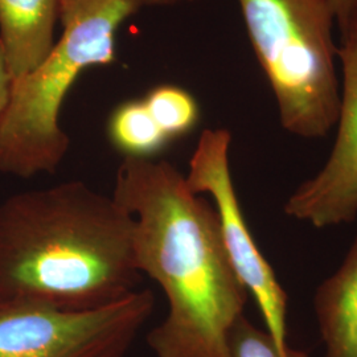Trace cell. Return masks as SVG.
Listing matches in <instances>:
<instances>
[{"mask_svg": "<svg viewBox=\"0 0 357 357\" xmlns=\"http://www.w3.org/2000/svg\"><path fill=\"white\" fill-rule=\"evenodd\" d=\"M115 202L134 218L137 266L168 299L147 335L156 357H229L228 332L249 293L227 253L216 208L167 160L123 158Z\"/></svg>", "mask_w": 357, "mask_h": 357, "instance_id": "cell-1", "label": "cell"}, {"mask_svg": "<svg viewBox=\"0 0 357 357\" xmlns=\"http://www.w3.org/2000/svg\"><path fill=\"white\" fill-rule=\"evenodd\" d=\"M134 218L82 181L0 204V299L91 311L135 291Z\"/></svg>", "mask_w": 357, "mask_h": 357, "instance_id": "cell-2", "label": "cell"}, {"mask_svg": "<svg viewBox=\"0 0 357 357\" xmlns=\"http://www.w3.org/2000/svg\"><path fill=\"white\" fill-rule=\"evenodd\" d=\"M141 8L138 0H69L63 33L35 70L13 81L0 121V172L17 178L54 174L70 139L60 125L65 97L91 66L115 63V36Z\"/></svg>", "mask_w": 357, "mask_h": 357, "instance_id": "cell-3", "label": "cell"}, {"mask_svg": "<svg viewBox=\"0 0 357 357\" xmlns=\"http://www.w3.org/2000/svg\"><path fill=\"white\" fill-rule=\"evenodd\" d=\"M257 60L277 100L282 128L318 139L337 123L336 23L330 0H238Z\"/></svg>", "mask_w": 357, "mask_h": 357, "instance_id": "cell-4", "label": "cell"}, {"mask_svg": "<svg viewBox=\"0 0 357 357\" xmlns=\"http://www.w3.org/2000/svg\"><path fill=\"white\" fill-rule=\"evenodd\" d=\"M153 308L151 290L91 311L0 299V357H126Z\"/></svg>", "mask_w": 357, "mask_h": 357, "instance_id": "cell-5", "label": "cell"}, {"mask_svg": "<svg viewBox=\"0 0 357 357\" xmlns=\"http://www.w3.org/2000/svg\"><path fill=\"white\" fill-rule=\"evenodd\" d=\"M231 134L227 128H206L192 153L185 183L193 193H208L216 208L231 266L265 320L266 331L282 351H287L289 296L248 228L231 178Z\"/></svg>", "mask_w": 357, "mask_h": 357, "instance_id": "cell-6", "label": "cell"}, {"mask_svg": "<svg viewBox=\"0 0 357 357\" xmlns=\"http://www.w3.org/2000/svg\"><path fill=\"white\" fill-rule=\"evenodd\" d=\"M343 69L337 135L324 167L286 200V216L323 229L357 218V13L340 26Z\"/></svg>", "mask_w": 357, "mask_h": 357, "instance_id": "cell-7", "label": "cell"}, {"mask_svg": "<svg viewBox=\"0 0 357 357\" xmlns=\"http://www.w3.org/2000/svg\"><path fill=\"white\" fill-rule=\"evenodd\" d=\"M63 0H0V45L13 81L50 56Z\"/></svg>", "mask_w": 357, "mask_h": 357, "instance_id": "cell-8", "label": "cell"}, {"mask_svg": "<svg viewBox=\"0 0 357 357\" xmlns=\"http://www.w3.org/2000/svg\"><path fill=\"white\" fill-rule=\"evenodd\" d=\"M324 357H357V237L312 299Z\"/></svg>", "mask_w": 357, "mask_h": 357, "instance_id": "cell-9", "label": "cell"}, {"mask_svg": "<svg viewBox=\"0 0 357 357\" xmlns=\"http://www.w3.org/2000/svg\"><path fill=\"white\" fill-rule=\"evenodd\" d=\"M112 146L125 158L155 159L171 143L149 112L143 98L119 103L107 121Z\"/></svg>", "mask_w": 357, "mask_h": 357, "instance_id": "cell-10", "label": "cell"}, {"mask_svg": "<svg viewBox=\"0 0 357 357\" xmlns=\"http://www.w3.org/2000/svg\"><path fill=\"white\" fill-rule=\"evenodd\" d=\"M143 101L171 142L191 134L200 121V106L196 98L188 90L176 85L155 86Z\"/></svg>", "mask_w": 357, "mask_h": 357, "instance_id": "cell-11", "label": "cell"}, {"mask_svg": "<svg viewBox=\"0 0 357 357\" xmlns=\"http://www.w3.org/2000/svg\"><path fill=\"white\" fill-rule=\"evenodd\" d=\"M229 357H310L306 351L289 348L282 351L266 330H261L245 315L233 323L228 332Z\"/></svg>", "mask_w": 357, "mask_h": 357, "instance_id": "cell-12", "label": "cell"}, {"mask_svg": "<svg viewBox=\"0 0 357 357\" xmlns=\"http://www.w3.org/2000/svg\"><path fill=\"white\" fill-rule=\"evenodd\" d=\"M11 86H13V78L8 73L3 50H1V45H0V121L4 115L8 102H10Z\"/></svg>", "mask_w": 357, "mask_h": 357, "instance_id": "cell-13", "label": "cell"}, {"mask_svg": "<svg viewBox=\"0 0 357 357\" xmlns=\"http://www.w3.org/2000/svg\"><path fill=\"white\" fill-rule=\"evenodd\" d=\"M330 3L339 26H343L354 13H357V0H330Z\"/></svg>", "mask_w": 357, "mask_h": 357, "instance_id": "cell-14", "label": "cell"}, {"mask_svg": "<svg viewBox=\"0 0 357 357\" xmlns=\"http://www.w3.org/2000/svg\"><path fill=\"white\" fill-rule=\"evenodd\" d=\"M142 6H163V4H174L178 1H188V0H138Z\"/></svg>", "mask_w": 357, "mask_h": 357, "instance_id": "cell-15", "label": "cell"}, {"mask_svg": "<svg viewBox=\"0 0 357 357\" xmlns=\"http://www.w3.org/2000/svg\"><path fill=\"white\" fill-rule=\"evenodd\" d=\"M69 0H63V7H64V4H66Z\"/></svg>", "mask_w": 357, "mask_h": 357, "instance_id": "cell-16", "label": "cell"}]
</instances>
